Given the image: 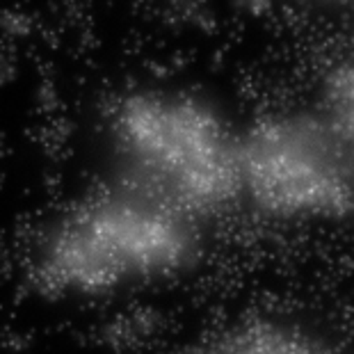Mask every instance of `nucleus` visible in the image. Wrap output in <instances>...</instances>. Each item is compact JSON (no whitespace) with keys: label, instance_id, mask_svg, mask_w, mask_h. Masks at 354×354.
I'll return each instance as SVG.
<instances>
[{"label":"nucleus","instance_id":"nucleus-1","mask_svg":"<svg viewBox=\"0 0 354 354\" xmlns=\"http://www.w3.org/2000/svg\"><path fill=\"white\" fill-rule=\"evenodd\" d=\"M162 247L165 233L147 217L101 213L80 222L64 238L55 266L57 274L89 283L128 266H147L149 256L160 254Z\"/></svg>","mask_w":354,"mask_h":354}]
</instances>
